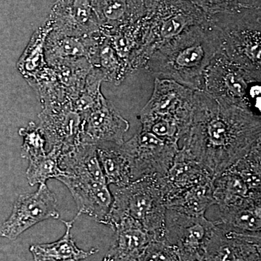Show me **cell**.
I'll list each match as a JSON object with an SVG mask.
<instances>
[{
    "label": "cell",
    "mask_w": 261,
    "mask_h": 261,
    "mask_svg": "<svg viewBox=\"0 0 261 261\" xmlns=\"http://www.w3.org/2000/svg\"><path fill=\"white\" fill-rule=\"evenodd\" d=\"M202 261H203V260H202Z\"/></svg>",
    "instance_id": "cell-27"
},
{
    "label": "cell",
    "mask_w": 261,
    "mask_h": 261,
    "mask_svg": "<svg viewBox=\"0 0 261 261\" xmlns=\"http://www.w3.org/2000/svg\"><path fill=\"white\" fill-rule=\"evenodd\" d=\"M216 226L205 215H192L166 207L164 240L180 261H202Z\"/></svg>",
    "instance_id": "cell-7"
},
{
    "label": "cell",
    "mask_w": 261,
    "mask_h": 261,
    "mask_svg": "<svg viewBox=\"0 0 261 261\" xmlns=\"http://www.w3.org/2000/svg\"><path fill=\"white\" fill-rule=\"evenodd\" d=\"M183 147L217 177L261 145L260 115L195 90L191 123Z\"/></svg>",
    "instance_id": "cell-1"
},
{
    "label": "cell",
    "mask_w": 261,
    "mask_h": 261,
    "mask_svg": "<svg viewBox=\"0 0 261 261\" xmlns=\"http://www.w3.org/2000/svg\"><path fill=\"white\" fill-rule=\"evenodd\" d=\"M145 34L130 61V71L145 67L154 50L189 29L207 21V17L187 0H145Z\"/></svg>",
    "instance_id": "cell-3"
},
{
    "label": "cell",
    "mask_w": 261,
    "mask_h": 261,
    "mask_svg": "<svg viewBox=\"0 0 261 261\" xmlns=\"http://www.w3.org/2000/svg\"><path fill=\"white\" fill-rule=\"evenodd\" d=\"M194 92L175 81L155 78L152 96L141 111L140 121L155 118L174 120L186 135L191 123Z\"/></svg>",
    "instance_id": "cell-11"
},
{
    "label": "cell",
    "mask_w": 261,
    "mask_h": 261,
    "mask_svg": "<svg viewBox=\"0 0 261 261\" xmlns=\"http://www.w3.org/2000/svg\"><path fill=\"white\" fill-rule=\"evenodd\" d=\"M101 37L100 32L89 37H75L53 32L44 42L47 61L51 66L82 58H87L89 61L91 53Z\"/></svg>",
    "instance_id": "cell-18"
},
{
    "label": "cell",
    "mask_w": 261,
    "mask_h": 261,
    "mask_svg": "<svg viewBox=\"0 0 261 261\" xmlns=\"http://www.w3.org/2000/svg\"><path fill=\"white\" fill-rule=\"evenodd\" d=\"M59 217L56 195L46 184H42L34 193L19 196L13 212L3 225L0 233L3 238L14 240L38 223Z\"/></svg>",
    "instance_id": "cell-12"
},
{
    "label": "cell",
    "mask_w": 261,
    "mask_h": 261,
    "mask_svg": "<svg viewBox=\"0 0 261 261\" xmlns=\"http://www.w3.org/2000/svg\"><path fill=\"white\" fill-rule=\"evenodd\" d=\"M261 198L248 197L228 205L219 206L217 226L248 233H261Z\"/></svg>",
    "instance_id": "cell-19"
},
{
    "label": "cell",
    "mask_w": 261,
    "mask_h": 261,
    "mask_svg": "<svg viewBox=\"0 0 261 261\" xmlns=\"http://www.w3.org/2000/svg\"><path fill=\"white\" fill-rule=\"evenodd\" d=\"M260 174V145L214 178L215 203L219 207L248 197L261 198Z\"/></svg>",
    "instance_id": "cell-10"
},
{
    "label": "cell",
    "mask_w": 261,
    "mask_h": 261,
    "mask_svg": "<svg viewBox=\"0 0 261 261\" xmlns=\"http://www.w3.org/2000/svg\"><path fill=\"white\" fill-rule=\"evenodd\" d=\"M202 260L261 261V233L240 232L216 225Z\"/></svg>",
    "instance_id": "cell-14"
},
{
    "label": "cell",
    "mask_w": 261,
    "mask_h": 261,
    "mask_svg": "<svg viewBox=\"0 0 261 261\" xmlns=\"http://www.w3.org/2000/svg\"><path fill=\"white\" fill-rule=\"evenodd\" d=\"M129 126L128 121L101 93L94 107L83 116L80 143L98 145L113 142L121 145Z\"/></svg>",
    "instance_id": "cell-13"
},
{
    "label": "cell",
    "mask_w": 261,
    "mask_h": 261,
    "mask_svg": "<svg viewBox=\"0 0 261 261\" xmlns=\"http://www.w3.org/2000/svg\"><path fill=\"white\" fill-rule=\"evenodd\" d=\"M260 75L235 64L218 53L205 70L202 91L220 102L258 114L254 109L260 111Z\"/></svg>",
    "instance_id": "cell-6"
},
{
    "label": "cell",
    "mask_w": 261,
    "mask_h": 261,
    "mask_svg": "<svg viewBox=\"0 0 261 261\" xmlns=\"http://www.w3.org/2000/svg\"><path fill=\"white\" fill-rule=\"evenodd\" d=\"M57 179L70 190L78 207V213L102 222L113 202L112 192L102 168L77 166Z\"/></svg>",
    "instance_id": "cell-9"
},
{
    "label": "cell",
    "mask_w": 261,
    "mask_h": 261,
    "mask_svg": "<svg viewBox=\"0 0 261 261\" xmlns=\"http://www.w3.org/2000/svg\"><path fill=\"white\" fill-rule=\"evenodd\" d=\"M80 215L78 213L71 221H62L66 227V231L58 241L49 244H38L30 247L34 261H80L97 253L99 250L97 248L91 249L89 251L79 248L72 238V228Z\"/></svg>",
    "instance_id": "cell-20"
},
{
    "label": "cell",
    "mask_w": 261,
    "mask_h": 261,
    "mask_svg": "<svg viewBox=\"0 0 261 261\" xmlns=\"http://www.w3.org/2000/svg\"><path fill=\"white\" fill-rule=\"evenodd\" d=\"M114 240L102 261H137L153 238L140 224L124 219L113 228Z\"/></svg>",
    "instance_id": "cell-17"
},
{
    "label": "cell",
    "mask_w": 261,
    "mask_h": 261,
    "mask_svg": "<svg viewBox=\"0 0 261 261\" xmlns=\"http://www.w3.org/2000/svg\"><path fill=\"white\" fill-rule=\"evenodd\" d=\"M213 182L214 179L209 178L194 185L170 199L165 206L188 214L205 215L207 209L216 205Z\"/></svg>",
    "instance_id": "cell-21"
},
{
    "label": "cell",
    "mask_w": 261,
    "mask_h": 261,
    "mask_svg": "<svg viewBox=\"0 0 261 261\" xmlns=\"http://www.w3.org/2000/svg\"><path fill=\"white\" fill-rule=\"evenodd\" d=\"M202 10L206 16L230 13L238 9V0H187Z\"/></svg>",
    "instance_id": "cell-26"
},
{
    "label": "cell",
    "mask_w": 261,
    "mask_h": 261,
    "mask_svg": "<svg viewBox=\"0 0 261 261\" xmlns=\"http://www.w3.org/2000/svg\"><path fill=\"white\" fill-rule=\"evenodd\" d=\"M207 18L219 36V53L235 64L261 73L260 8L241 4L234 11Z\"/></svg>",
    "instance_id": "cell-5"
},
{
    "label": "cell",
    "mask_w": 261,
    "mask_h": 261,
    "mask_svg": "<svg viewBox=\"0 0 261 261\" xmlns=\"http://www.w3.org/2000/svg\"><path fill=\"white\" fill-rule=\"evenodd\" d=\"M217 32L208 18L168 41L149 57L144 69L156 78L175 81L193 89L202 90L204 75L220 49Z\"/></svg>",
    "instance_id": "cell-2"
},
{
    "label": "cell",
    "mask_w": 261,
    "mask_h": 261,
    "mask_svg": "<svg viewBox=\"0 0 261 261\" xmlns=\"http://www.w3.org/2000/svg\"><path fill=\"white\" fill-rule=\"evenodd\" d=\"M56 15L53 32L58 34L86 37L100 32V23L92 0H65Z\"/></svg>",
    "instance_id": "cell-16"
},
{
    "label": "cell",
    "mask_w": 261,
    "mask_h": 261,
    "mask_svg": "<svg viewBox=\"0 0 261 261\" xmlns=\"http://www.w3.org/2000/svg\"><path fill=\"white\" fill-rule=\"evenodd\" d=\"M137 261H180L177 254L165 240H152Z\"/></svg>",
    "instance_id": "cell-25"
},
{
    "label": "cell",
    "mask_w": 261,
    "mask_h": 261,
    "mask_svg": "<svg viewBox=\"0 0 261 261\" xmlns=\"http://www.w3.org/2000/svg\"><path fill=\"white\" fill-rule=\"evenodd\" d=\"M62 149L58 147H51L49 152L29 159L27 170V181L29 185L45 184L50 178L63 176L64 172L60 168Z\"/></svg>",
    "instance_id": "cell-23"
},
{
    "label": "cell",
    "mask_w": 261,
    "mask_h": 261,
    "mask_svg": "<svg viewBox=\"0 0 261 261\" xmlns=\"http://www.w3.org/2000/svg\"><path fill=\"white\" fill-rule=\"evenodd\" d=\"M113 202L100 224L113 228L124 219L140 225L154 240H164L166 206L159 176H148L122 187L115 186Z\"/></svg>",
    "instance_id": "cell-4"
},
{
    "label": "cell",
    "mask_w": 261,
    "mask_h": 261,
    "mask_svg": "<svg viewBox=\"0 0 261 261\" xmlns=\"http://www.w3.org/2000/svg\"><path fill=\"white\" fill-rule=\"evenodd\" d=\"M119 147L129 165L133 181L148 176H164L180 149L178 144L143 130Z\"/></svg>",
    "instance_id": "cell-8"
},
{
    "label": "cell",
    "mask_w": 261,
    "mask_h": 261,
    "mask_svg": "<svg viewBox=\"0 0 261 261\" xmlns=\"http://www.w3.org/2000/svg\"><path fill=\"white\" fill-rule=\"evenodd\" d=\"M20 135L23 137V144L21 149V157L31 159L45 154L47 139L40 127H37L33 122L27 128H20Z\"/></svg>",
    "instance_id": "cell-24"
},
{
    "label": "cell",
    "mask_w": 261,
    "mask_h": 261,
    "mask_svg": "<svg viewBox=\"0 0 261 261\" xmlns=\"http://www.w3.org/2000/svg\"><path fill=\"white\" fill-rule=\"evenodd\" d=\"M213 178L205 168L185 149L180 148L164 176H159L165 204L187 189Z\"/></svg>",
    "instance_id": "cell-15"
},
{
    "label": "cell",
    "mask_w": 261,
    "mask_h": 261,
    "mask_svg": "<svg viewBox=\"0 0 261 261\" xmlns=\"http://www.w3.org/2000/svg\"><path fill=\"white\" fill-rule=\"evenodd\" d=\"M97 152L108 185L122 187L133 181L129 165L119 145L113 147L97 145Z\"/></svg>",
    "instance_id": "cell-22"
}]
</instances>
